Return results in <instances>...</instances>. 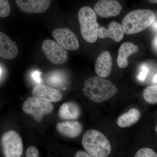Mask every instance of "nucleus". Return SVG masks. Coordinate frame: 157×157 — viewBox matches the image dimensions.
Wrapping results in <instances>:
<instances>
[{"instance_id":"a211bd4d","label":"nucleus","mask_w":157,"mask_h":157,"mask_svg":"<svg viewBox=\"0 0 157 157\" xmlns=\"http://www.w3.org/2000/svg\"><path fill=\"white\" fill-rule=\"evenodd\" d=\"M140 111L138 109L131 108L119 117L117 124L121 128H128L137 123L140 119Z\"/></svg>"},{"instance_id":"c756f323","label":"nucleus","mask_w":157,"mask_h":157,"mask_svg":"<svg viewBox=\"0 0 157 157\" xmlns=\"http://www.w3.org/2000/svg\"><path fill=\"white\" fill-rule=\"evenodd\" d=\"M152 25L153 28L157 30V22H154L152 24Z\"/></svg>"},{"instance_id":"412c9836","label":"nucleus","mask_w":157,"mask_h":157,"mask_svg":"<svg viewBox=\"0 0 157 157\" xmlns=\"http://www.w3.org/2000/svg\"><path fill=\"white\" fill-rule=\"evenodd\" d=\"M134 157H157V153L150 147H142L136 152Z\"/></svg>"},{"instance_id":"2eb2a0df","label":"nucleus","mask_w":157,"mask_h":157,"mask_svg":"<svg viewBox=\"0 0 157 157\" xmlns=\"http://www.w3.org/2000/svg\"><path fill=\"white\" fill-rule=\"evenodd\" d=\"M56 129L59 133L65 137L73 138L81 135L83 127L79 122L66 121L57 124Z\"/></svg>"},{"instance_id":"f3484780","label":"nucleus","mask_w":157,"mask_h":157,"mask_svg":"<svg viewBox=\"0 0 157 157\" xmlns=\"http://www.w3.org/2000/svg\"><path fill=\"white\" fill-rule=\"evenodd\" d=\"M81 109L78 104L68 102L62 104L59 109V117L63 120L76 119L80 116Z\"/></svg>"},{"instance_id":"cd10ccee","label":"nucleus","mask_w":157,"mask_h":157,"mask_svg":"<svg viewBox=\"0 0 157 157\" xmlns=\"http://www.w3.org/2000/svg\"><path fill=\"white\" fill-rule=\"evenodd\" d=\"M153 46L155 48L157 49V36H156L155 37L154 39L153 40Z\"/></svg>"},{"instance_id":"bb28decb","label":"nucleus","mask_w":157,"mask_h":157,"mask_svg":"<svg viewBox=\"0 0 157 157\" xmlns=\"http://www.w3.org/2000/svg\"><path fill=\"white\" fill-rule=\"evenodd\" d=\"M6 75V70L5 68L3 67V65L1 64V81L2 82L3 78L5 77V75Z\"/></svg>"},{"instance_id":"aec40b11","label":"nucleus","mask_w":157,"mask_h":157,"mask_svg":"<svg viewBox=\"0 0 157 157\" xmlns=\"http://www.w3.org/2000/svg\"><path fill=\"white\" fill-rule=\"evenodd\" d=\"M65 81V76L60 72H54L51 73L47 78V82L55 86H61Z\"/></svg>"},{"instance_id":"5701e85b","label":"nucleus","mask_w":157,"mask_h":157,"mask_svg":"<svg viewBox=\"0 0 157 157\" xmlns=\"http://www.w3.org/2000/svg\"><path fill=\"white\" fill-rule=\"evenodd\" d=\"M38 149L34 146H30L26 151V157H39Z\"/></svg>"},{"instance_id":"c85d7f7f","label":"nucleus","mask_w":157,"mask_h":157,"mask_svg":"<svg viewBox=\"0 0 157 157\" xmlns=\"http://www.w3.org/2000/svg\"><path fill=\"white\" fill-rule=\"evenodd\" d=\"M153 82L155 83H157V74L155 75L153 78Z\"/></svg>"},{"instance_id":"7ed1b4c3","label":"nucleus","mask_w":157,"mask_h":157,"mask_svg":"<svg viewBox=\"0 0 157 157\" xmlns=\"http://www.w3.org/2000/svg\"><path fill=\"white\" fill-rule=\"evenodd\" d=\"M82 144L86 151L97 157H108L112 151L108 138L103 133L94 129L84 133Z\"/></svg>"},{"instance_id":"423d86ee","label":"nucleus","mask_w":157,"mask_h":157,"mask_svg":"<svg viewBox=\"0 0 157 157\" xmlns=\"http://www.w3.org/2000/svg\"><path fill=\"white\" fill-rule=\"evenodd\" d=\"M1 146L5 157H21L23 151L22 139L13 130L6 132L1 137Z\"/></svg>"},{"instance_id":"2f4dec72","label":"nucleus","mask_w":157,"mask_h":157,"mask_svg":"<svg viewBox=\"0 0 157 157\" xmlns=\"http://www.w3.org/2000/svg\"><path fill=\"white\" fill-rule=\"evenodd\" d=\"M155 130H156V132L157 133V125H156V127Z\"/></svg>"},{"instance_id":"dca6fc26","label":"nucleus","mask_w":157,"mask_h":157,"mask_svg":"<svg viewBox=\"0 0 157 157\" xmlns=\"http://www.w3.org/2000/svg\"><path fill=\"white\" fill-rule=\"evenodd\" d=\"M139 50V47L132 42H127L123 43L118 50L117 65L119 67L125 68L128 65V58Z\"/></svg>"},{"instance_id":"f257e3e1","label":"nucleus","mask_w":157,"mask_h":157,"mask_svg":"<svg viewBox=\"0 0 157 157\" xmlns=\"http://www.w3.org/2000/svg\"><path fill=\"white\" fill-rule=\"evenodd\" d=\"M117 89L111 81L99 76L88 78L84 83L82 92L91 101L100 103L115 95Z\"/></svg>"},{"instance_id":"ddd939ff","label":"nucleus","mask_w":157,"mask_h":157,"mask_svg":"<svg viewBox=\"0 0 157 157\" xmlns=\"http://www.w3.org/2000/svg\"><path fill=\"white\" fill-rule=\"evenodd\" d=\"M124 31L122 25L115 21L109 24L108 29L104 27H99L98 36L101 39L109 38L116 42H120L123 39Z\"/></svg>"},{"instance_id":"9d476101","label":"nucleus","mask_w":157,"mask_h":157,"mask_svg":"<svg viewBox=\"0 0 157 157\" xmlns=\"http://www.w3.org/2000/svg\"><path fill=\"white\" fill-rule=\"evenodd\" d=\"M21 11L28 13H41L49 8L51 0H15Z\"/></svg>"},{"instance_id":"4be33fe9","label":"nucleus","mask_w":157,"mask_h":157,"mask_svg":"<svg viewBox=\"0 0 157 157\" xmlns=\"http://www.w3.org/2000/svg\"><path fill=\"white\" fill-rule=\"evenodd\" d=\"M11 11V7L8 0H0V16L8 17Z\"/></svg>"},{"instance_id":"b1692460","label":"nucleus","mask_w":157,"mask_h":157,"mask_svg":"<svg viewBox=\"0 0 157 157\" xmlns=\"http://www.w3.org/2000/svg\"><path fill=\"white\" fill-rule=\"evenodd\" d=\"M148 72V68L147 67V66L145 65L142 66L141 67V71L138 76V79L140 81H144L146 78Z\"/></svg>"},{"instance_id":"7c9ffc66","label":"nucleus","mask_w":157,"mask_h":157,"mask_svg":"<svg viewBox=\"0 0 157 157\" xmlns=\"http://www.w3.org/2000/svg\"><path fill=\"white\" fill-rule=\"evenodd\" d=\"M149 2L152 4H157V0H147Z\"/></svg>"},{"instance_id":"f8f14e48","label":"nucleus","mask_w":157,"mask_h":157,"mask_svg":"<svg viewBox=\"0 0 157 157\" xmlns=\"http://www.w3.org/2000/svg\"><path fill=\"white\" fill-rule=\"evenodd\" d=\"M111 55L107 51L102 52L96 59L95 70L97 75L106 78L110 75L112 69Z\"/></svg>"},{"instance_id":"0eeeda50","label":"nucleus","mask_w":157,"mask_h":157,"mask_svg":"<svg viewBox=\"0 0 157 157\" xmlns=\"http://www.w3.org/2000/svg\"><path fill=\"white\" fill-rule=\"evenodd\" d=\"M42 50L49 61L55 64H61L67 61V52L63 47L53 40L46 39L42 42Z\"/></svg>"},{"instance_id":"393cba45","label":"nucleus","mask_w":157,"mask_h":157,"mask_svg":"<svg viewBox=\"0 0 157 157\" xmlns=\"http://www.w3.org/2000/svg\"><path fill=\"white\" fill-rule=\"evenodd\" d=\"M41 74L42 73L41 72H39L38 70H36V71H34L31 75L32 78L33 79L34 81L39 83V84H40L41 82Z\"/></svg>"},{"instance_id":"a878e982","label":"nucleus","mask_w":157,"mask_h":157,"mask_svg":"<svg viewBox=\"0 0 157 157\" xmlns=\"http://www.w3.org/2000/svg\"><path fill=\"white\" fill-rule=\"evenodd\" d=\"M74 157H97L90 154L87 152L83 151H79L76 152L74 155Z\"/></svg>"},{"instance_id":"6e6552de","label":"nucleus","mask_w":157,"mask_h":157,"mask_svg":"<svg viewBox=\"0 0 157 157\" xmlns=\"http://www.w3.org/2000/svg\"><path fill=\"white\" fill-rule=\"evenodd\" d=\"M52 36L57 42L67 50L75 51L79 48L77 37L70 29H55L52 32Z\"/></svg>"},{"instance_id":"9b49d317","label":"nucleus","mask_w":157,"mask_h":157,"mask_svg":"<svg viewBox=\"0 0 157 157\" xmlns=\"http://www.w3.org/2000/svg\"><path fill=\"white\" fill-rule=\"evenodd\" d=\"M32 94L33 97L50 103L59 101L63 97L58 90L40 84L34 87Z\"/></svg>"},{"instance_id":"4468645a","label":"nucleus","mask_w":157,"mask_h":157,"mask_svg":"<svg viewBox=\"0 0 157 157\" xmlns=\"http://www.w3.org/2000/svg\"><path fill=\"white\" fill-rule=\"evenodd\" d=\"M18 53V48L15 42L6 34L0 32V57L6 59H11L16 57Z\"/></svg>"},{"instance_id":"1a4fd4ad","label":"nucleus","mask_w":157,"mask_h":157,"mask_svg":"<svg viewBox=\"0 0 157 157\" xmlns=\"http://www.w3.org/2000/svg\"><path fill=\"white\" fill-rule=\"evenodd\" d=\"M121 6L117 0H100L95 4L94 11L104 18L114 17L120 14Z\"/></svg>"},{"instance_id":"20e7f679","label":"nucleus","mask_w":157,"mask_h":157,"mask_svg":"<svg viewBox=\"0 0 157 157\" xmlns=\"http://www.w3.org/2000/svg\"><path fill=\"white\" fill-rule=\"evenodd\" d=\"M78 17L82 36L86 42L94 43L97 41L99 25L96 12L89 6L79 9Z\"/></svg>"},{"instance_id":"39448f33","label":"nucleus","mask_w":157,"mask_h":157,"mask_svg":"<svg viewBox=\"0 0 157 157\" xmlns=\"http://www.w3.org/2000/svg\"><path fill=\"white\" fill-rule=\"evenodd\" d=\"M22 109L25 113L31 116L36 121L40 122L44 116L52 112L53 106L50 102L31 97L24 101Z\"/></svg>"},{"instance_id":"6ab92c4d","label":"nucleus","mask_w":157,"mask_h":157,"mask_svg":"<svg viewBox=\"0 0 157 157\" xmlns=\"http://www.w3.org/2000/svg\"><path fill=\"white\" fill-rule=\"evenodd\" d=\"M144 99L149 104H157V84L147 86L144 90Z\"/></svg>"},{"instance_id":"f03ea898","label":"nucleus","mask_w":157,"mask_h":157,"mask_svg":"<svg viewBox=\"0 0 157 157\" xmlns=\"http://www.w3.org/2000/svg\"><path fill=\"white\" fill-rule=\"evenodd\" d=\"M155 15L149 9L133 10L124 17L122 26L128 35L138 33L148 28L155 21Z\"/></svg>"}]
</instances>
